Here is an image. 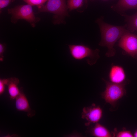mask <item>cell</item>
Here are the masks:
<instances>
[{"mask_svg": "<svg viewBox=\"0 0 137 137\" xmlns=\"http://www.w3.org/2000/svg\"><path fill=\"white\" fill-rule=\"evenodd\" d=\"M100 30L101 40L99 45L106 47L108 49L106 54L109 57L113 56L115 54L114 45L125 33L129 31L124 26L113 25L106 23L101 19L97 20Z\"/></svg>", "mask_w": 137, "mask_h": 137, "instance_id": "cell-1", "label": "cell"}, {"mask_svg": "<svg viewBox=\"0 0 137 137\" xmlns=\"http://www.w3.org/2000/svg\"><path fill=\"white\" fill-rule=\"evenodd\" d=\"M7 13L11 16V22L14 24L16 23L19 20H23L34 27L40 20V18L35 16L32 6L28 4L9 8Z\"/></svg>", "mask_w": 137, "mask_h": 137, "instance_id": "cell-2", "label": "cell"}, {"mask_svg": "<svg viewBox=\"0 0 137 137\" xmlns=\"http://www.w3.org/2000/svg\"><path fill=\"white\" fill-rule=\"evenodd\" d=\"M70 54L73 58L77 60L87 59V63L90 65L94 64L100 57L99 50H93L83 45H68Z\"/></svg>", "mask_w": 137, "mask_h": 137, "instance_id": "cell-3", "label": "cell"}, {"mask_svg": "<svg viewBox=\"0 0 137 137\" xmlns=\"http://www.w3.org/2000/svg\"><path fill=\"white\" fill-rule=\"evenodd\" d=\"M38 8V13L47 12L53 14V22L55 24L62 22L67 15L65 0H48L45 5Z\"/></svg>", "mask_w": 137, "mask_h": 137, "instance_id": "cell-4", "label": "cell"}, {"mask_svg": "<svg viewBox=\"0 0 137 137\" xmlns=\"http://www.w3.org/2000/svg\"><path fill=\"white\" fill-rule=\"evenodd\" d=\"M106 87L102 96L106 103L113 105L126 93L124 83L116 84L105 80Z\"/></svg>", "mask_w": 137, "mask_h": 137, "instance_id": "cell-5", "label": "cell"}, {"mask_svg": "<svg viewBox=\"0 0 137 137\" xmlns=\"http://www.w3.org/2000/svg\"><path fill=\"white\" fill-rule=\"evenodd\" d=\"M118 45L127 54L134 58L137 54V35L126 32L120 38Z\"/></svg>", "mask_w": 137, "mask_h": 137, "instance_id": "cell-6", "label": "cell"}, {"mask_svg": "<svg viewBox=\"0 0 137 137\" xmlns=\"http://www.w3.org/2000/svg\"><path fill=\"white\" fill-rule=\"evenodd\" d=\"M102 111L99 106L92 104L91 106L84 108L82 113V118L86 120L85 124L88 125L91 123H98L101 119Z\"/></svg>", "mask_w": 137, "mask_h": 137, "instance_id": "cell-7", "label": "cell"}, {"mask_svg": "<svg viewBox=\"0 0 137 137\" xmlns=\"http://www.w3.org/2000/svg\"><path fill=\"white\" fill-rule=\"evenodd\" d=\"M15 99V107L18 110L26 112L27 115L29 117L34 115L35 111L31 109L28 101L23 93L20 92Z\"/></svg>", "mask_w": 137, "mask_h": 137, "instance_id": "cell-8", "label": "cell"}, {"mask_svg": "<svg viewBox=\"0 0 137 137\" xmlns=\"http://www.w3.org/2000/svg\"><path fill=\"white\" fill-rule=\"evenodd\" d=\"M109 77L111 82L116 84L124 83L126 78V75L124 68L121 66L113 65L109 72Z\"/></svg>", "mask_w": 137, "mask_h": 137, "instance_id": "cell-9", "label": "cell"}, {"mask_svg": "<svg viewBox=\"0 0 137 137\" xmlns=\"http://www.w3.org/2000/svg\"><path fill=\"white\" fill-rule=\"evenodd\" d=\"M93 135L97 137H111V133L104 126L101 124L96 123L91 130Z\"/></svg>", "mask_w": 137, "mask_h": 137, "instance_id": "cell-10", "label": "cell"}, {"mask_svg": "<svg viewBox=\"0 0 137 137\" xmlns=\"http://www.w3.org/2000/svg\"><path fill=\"white\" fill-rule=\"evenodd\" d=\"M116 6L121 10L137 9V0H119Z\"/></svg>", "mask_w": 137, "mask_h": 137, "instance_id": "cell-11", "label": "cell"}, {"mask_svg": "<svg viewBox=\"0 0 137 137\" xmlns=\"http://www.w3.org/2000/svg\"><path fill=\"white\" fill-rule=\"evenodd\" d=\"M18 81L16 80L10 81L7 80L6 84L8 85V92L11 99H15L20 93V92L17 87Z\"/></svg>", "mask_w": 137, "mask_h": 137, "instance_id": "cell-12", "label": "cell"}, {"mask_svg": "<svg viewBox=\"0 0 137 137\" xmlns=\"http://www.w3.org/2000/svg\"><path fill=\"white\" fill-rule=\"evenodd\" d=\"M126 26L130 31H137V13L126 17Z\"/></svg>", "mask_w": 137, "mask_h": 137, "instance_id": "cell-13", "label": "cell"}, {"mask_svg": "<svg viewBox=\"0 0 137 137\" xmlns=\"http://www.w3.org/2000/svg\"><path fill=\"white\" fill-rule=\"evenodd\" d=\"M83 3V0H68L67 7L71 11L81 7Z\"/></svg>", "mask_w": 137, "mask_h": 137, "instance_id": "cell-14", "label": "cell"}, {"mask_svg": "<svg viewBox=\"0 0 137 137\" xmlns=\"http://www.w3.org/2000/svg\"><path fill=\"white\" fill-rule=\"evenodd\" d=\"M33 6H36L38 8H39L43 5L45 2L48 0H21Z\"/></svg>", "mask_w": 137, "mask_h": 137, "instance_id": "cell-15", "label": "cell"}, {"mask_svg": "<svg viewBox=\"0 0 137 137\" xmlns=\"http://www.w3.org/2000/svg\"><path fill=\"white\" fill-rule=\"evenodd\" d=\"M117 137H132L134 135L128 131H123L119 132L117 134Z\"/></svg>", "mask_w": 137, "mask_h": 137, "instance_id": "cell-16", "label": "cell"}, {"mask_svg": "<svg viewBox=\"0 0 137 137\" xmlns=\"http://www.w3.org/2000/svg\"><path fill=\"white\" fill-rule=\"evenodd\" d=\"M15 0H0V11L1 13L2 9L8 6Z\"/></svg>", "mask_w": 137, "mask_h": 137, "instance_id": "cell-17", "label": "cell"}, {"mask_svg": "<svg viewBox=\"0 0 137 137\" xmlns=\"http://www.w3.org/2000/svg\"><path fill=\"white\" fill-rule=\"evenodd\" d=\"M5 84L4 80H0V94H2L4 92L5 90Z\"/></svg>", "mask_w": 137, "mask_h": 137, "instance_id": "cell-18", "label": "cell"}, {"mask_svg": "<svg viewBox=\"0 0 137 137\" xmlns=\"http://www.w3.org/2000/svg\"><path fill=\"white\" fill-rule=\"evenodd\" d=\"M5 49V46L2 43L0 44V54H2Z\"/></svg>", "mask_w": 137, "mask_h": 137, "instance_id": "cell-19", "label": "cell"}, {"mask_svg": "<svg viewBox=\"0 0 137 137\" xmlns=\"http://www.w3.org/2000/svg\"><path fill=\"white\" fill-rule=\"evenodd\" d=\"M134 137H137V130L135 132L134 135Z\"/></svg>", "mask_w": 137, "mask_h": 137, "instance_id": "cell-20", "label": "cell"}, {"mask_svg": "<svg viewBox=\"0 0 137 137\" xmlns=\"http://www.w3.org/2000/svg\"><path fill=\"white\" fill-rule=\"evenodd\" d=\"M134 58H136L137 59V54H136V55L135 56Z\"/></svg>", "mask_w": 137, "mask_h": 137, "instance_id": "cell-21", "label": "cell"}]
</instances>
